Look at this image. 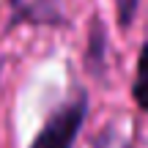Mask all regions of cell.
Here are the masks:
<instances>
[{
  "label": "cell",
  "instance_id": "6",
  "mask_svg": "<svg viewBox=\"0 0 148 148\" xmlns=\"http://www.w3.org/2000/svg\"><path fill=\"white\" fill-rule=\"evenodd\" d=\"M115 5H118V19H121V25L129 27L132 19H134V14H137L140 0H115Z\"/></svg>",
  "mask_w": 148,
  "mask_h": 148
},
{
  "label": "cell",
  "instance_id": "2",
  "mask_svg": "<svg viewBox=\"0 0 148 148\" xmlns=\"http://www.w3.org/2000/svg\"><path fill=\"white\" fill-rule=\"evenodd\" d=\"M8 5L14 22H33V25H60L63 22L58 0H8Z\"/></svg>",
  "mask_w": 148,
  "mask_h": 148
},
{
  "label": "cell",
  "instance_id": "5",
  "mask_svg": "<svg viewBox=\"0 0 148 148\" xmlns=\"http://www.w3.org/2000/svg\"><path fill=\"white\" fill-rule=\"evenodd\" d=\"M93 148H132V137H126V134H121L115 126H107L104 132L96 137Z\"/></svg>",
  "mask_w": 148,
  "mask_h": 148
},
{
  "label": "cell",
  "instance_id": "4",
  "mask_svg": "<svg viewBox=\"0 0 148 148\" xmlns=\"http://www.w3.org/2000/svg\"><path fill=\"white\" fill-rule=\"evenodd\" d=\"M101 52H104V27L99 19L90 22V44H88V63L90 69L101 66Z\"/></svg>",
  "mask_w": 148,
  "mask_h": 148
},
{
  "label": "cell",
  "instance_id": "1",
  "mask_svg": "<svg viewBox=\"0 0 148 148\" xmlns=\"http://www.w3.org/2000/svg\"><path fill=\"white\" fill-rule=\"evenodd\" d=\"M85 112H88V99L82 93H77L74 99H69L60 110H55L47 118L44 129L36 134L30 148H71L79 129H82Z\"/></svg>",
  "mask_w": 148,
  "mask_h": 148
},
{
  "label": "cell",
  "instance_id": "3",
  "mask_svg": "<svg viewBox=\"0 0 148 148\" xmlns=\"http://www.w3.org/2000/svg\"><path fill=\"white\" fill-rule=\"evenodd\" d=\"M132 96H134V101H137L140 110L148 112V44L140 49L137 71H134V85H132Z\"/></svg>",
  "mask_w": 148,
  "mask_h": 148
}]
</instances>
